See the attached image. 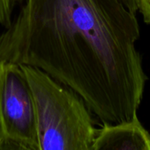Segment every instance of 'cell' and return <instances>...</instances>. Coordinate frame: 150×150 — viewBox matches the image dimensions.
<instances>
[{
	"label": "cell",
	"instance_id": "7",
	"mask_svg": "<svg viewBox=\"0 0 150 150\" xmlns=\"http://www.w3.org/2000/svg\"><path fill=\"white\" fill-rule=\"evenodd\" d=\"M125 5L129 9L131 10L132 11L135 12L138 11V1L137 0H121Z\"/></svg>",
	"mask_w": 150,
	"mask_h": 150
},
{
	"label": "cell",
	"instance_id": "3",
	"mask_svg": "<svg viewBox=\"0 0 150 150\" xmlns=\"http://www.w3.org/2000/svg\"><path fill=\"white\" fill-rule=\"evenodd\" d=\"M0 116L2 150H40L33 92L22 66L13 62L0 61Z\"/></svg>",
	"mask_w": 150,
	"mask_h": 150
},
{
	"label": "cell",
	"instance_id": "1",
	"mask_svg": "<svg viewBox=\"0 0 150 150\" xmlns=\"http://www.w3.org/2000/svg\"><path fill=\"white\" fill-rule=\"evenodd\" d=\"M139 38L121 0H24L0 34V61L42 69L114 124L137 116L142 100Z\"/></svg>",
	"mask_w": 150,
	"mask_h": 150
},
{
	"label": "cell",
	"instance_id": "5",
	"mask_svg": "<svg viewBox=\"0 0 150 150\" xmlns=\"http://www.w3.org/2000/svg\"><path fill=\"white\" fill-rule=\"evenodd\" d=\"M24 0H0V25L4 28L9 26L16 7L21 5Z\"/></svg>",
	"mask_w": 150,
	"mask_h": 150
},
{
	"label": "cell",
	"instance_id": "8",
	"mask_svg": "<svg viewBox=\"0 0 150 150\" xmlns=\"http://www.w3.org/2000/svg\"><path fill=\"white\" fill-rule=\"evenodd\" d=\"M5 142V135L3 129V125H2V120H1V116H0V150H2V147Z\"/></svg>",
	"mask_w": 150,
	"mask_h": 150
},
{
	"label": "cell",
	"instance_id": "2",
	"mask_svg": "<svg viewBox=\"0 0 150 150\" xmlns=\"http://www.w3.org/2000/svg\"><path fill=\"white\" fill-rule=\"evenodd\" d=\"M20 65L34 99L40 150H91L98 130L83 99L42 69Z\"/></svg>",
	"mask_w": 150,
	"mask_h": 150
},
{
	"label": "cell",
	"instance_id": "4",
	"mask_svg": "<svg viewBox=\"0 0 150 150\" xmlns=\"http://www.w3.org/2000/svg\"><path fill=\"white\" fill-rule=\"evenodd\" d=\"M91 150H150V134L137 116L124 122L104 123Z\"/></svg>",
	"mask_w": 150,
	"mask_h": 150
},
{
	"label": "cell",
	"instance_id": "6",
	"mask_svg": "<svg viewBox=\"0 0 150 150\" xmlns=\"http://www.w3.org/2000/svg\"><path fill=\"white\" fill-rule=\"evenodd\" d=\"M138 11L142 15L146 23L150 25V0H137Z\"/></svg>",
	"mask_w": 150,
	"mask_h": 150
}]
</instances>
